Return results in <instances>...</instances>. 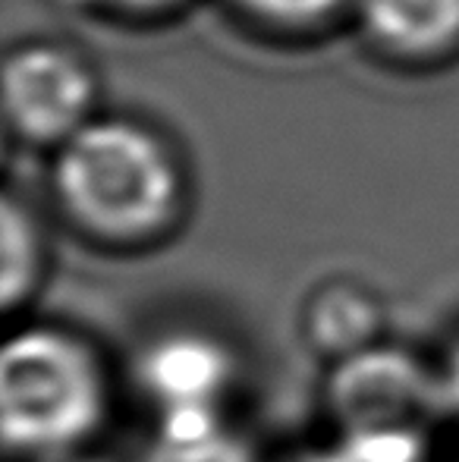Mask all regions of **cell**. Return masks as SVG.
Here are the masks:
<instances>
[{
	"instance_id": "cell-1",
	"label": "cell",
	"mask_w": 459,
	"mask_h": 462,
	"mask_svg": "<svg viewBox=\"0 0 459 462\" xmlns=\"http://www.w3.org/2000/svg\"><path fill=\"white\" fill-rule=\"evenodd\" d=\"M50 183L73 230L105 249H151L183 217V173L173 152L126 120H88L57 145Z\"/></svg>"
},
{
	"instance_id": "cell-8",
	"label": "cell",
	"mask_w": 459,
	"mask_h": 462,
	"mask_svg": "<svg viewBox=\"0 0 459 462\" xmlns=\"http://www.w3.org/2000/svg\"><path fill=\"white\" fill-rule=\"evenodd\" d=\"M142 462H262L255 447L233 431L224 412L158 415Z\"/></svg>"
},
{
	"instance_id": "cell-6",
	"label": "cell",
	"mask_w": 459,
	"mask_h": 462,
	"mask_svg": "<svg viewBox=\"0 0 459 462\" xmlns=\"http://www.w3.org/2000/svg\"><path fill=\"white\" fill-rule=\"evenodd\" d=\"M384 305L359 280H327L302 309V337L327 362L349 359L384 340Z\"/></svg>"
},
{
	"instance_id": "cell-5",
	"label": "cell",
	"mask_w": 459,
	"mask_h": 462,
	"mask_svg": "<svg viewBox=\"0 0 459 462\" xmlns=\"http://www.w3.org/2000/svg\"><path fill=\"white\" fill-rule=\"evenodd\" d=\"M6 114L16 133L38 145H63L88 123L92 79L57 48H25L6 63Z\"/></svg>"
},
{
	"instance_id": "cell-9",
	"label": "cell",
	"mask_w": 459,
	"mask_h": 462,
	"mask_svg": "<svg viewBox=\"0 0 459 462\" xmlns=\"http://www.w3.org/2000/svg\"><path fill=\"white\" fill-rule=\"evenodd\" d=\"M48 243L32 208L4 199V274H0V302L6 315L32 302L48 277Z\"/></svg>"
},
{
	"instance_id": "cell-3",
	"label": "cell",
	"mask_w": 459,
	"mask_h": 462,
	"mask_svg": "<svg viewBox=\"0 0 459 462\" xmlns=\"http://www.w3.org/2000/svg\"><path fill=\"white\" fill-rule=\"evenodd\" d=\"M325 412L359 462H425L454 406L444 368L381 340L334 362L325 381Z\"/></svg>"
},
{
	"instance_id": "cell-11",
	"label": "cell",
	"mask_w": 459,
	"mask_h": 462,
	"mask_svg": "<svg viewBox=\"0 0 459 462\" xmlns=\"http://www.w3.org/2000/svg\"><path fill=\"white\" fill-rule=\"evenodd\" d=\"M280 462H359V459L337 440L334 447H306V450H296L289 457H283Z\"/></svg>"
},
{
	"instance_id": "cell-10",
	"label": "cell",
	"mask_w": 459,
	"mask_h": 462,
	"mask_svg": "<svg viewBox=\"0 0 459 462\" xmlns=\"http://www.w3.org/2000/svg\"><path fill=\"white\" fill-rule=\"evenodd\" d=\"M243 4L262 16L280 19V23H308V19L331 13L340 0H243Z\"/></svg>"
},
{
	"instance_id": "cell-14",
	"label": "cell",
	"mask_w": 459,
	"mask_h": 462,
	"mask_svg": "<svg viewBox=\"0 0 459 462\" xmlns=\"http://www.w3.org/2000/svg\"><path fill=\"white\" fill-rule=\"evenodd\" d=\"M107 6H126V10H161L173 0H101Z\"/></svg>"
},
{
	"instance_id": "cell-4",
	"label": "cell",
	"mask_w": 459,
	"mask_h": 462,
	"mask_svg": "<svg viewBox=\"0 0 459 462\" xmlns=\"http://www.w3.org/2000/svg\"><path fill=\"white\" fill-rule=\"evenodd\" d=\"M133 371L158 415L224 412L239 381V356L211 330L167 328L142 343Z\"/></svg>"
},
{
	"instance_id": "cell-12",
	"label": "cell",
	"mask_w": 459,
	"mask_h": 462,
	"mask_svg": "<svg viewBox=\"0 0 459 462\" xmlns=\"http://www.w3.org/2000/svg\"><path fill=\"white\" fill-rule=\"evenodd\" d=\"M444 381H447V393H450L454 415H459V340H456V346L450 349V356H447V365H444Z\"/></svg>"
},
{
	"instance_id": "cell-7",
	"label": "cell",
	"mask_w": 459,
	"mask_h": 462,
	"mask_svg": "<svg viewBox=\"0 0 459 462\" xmlns=\"http://www.w3.org/2000/svg\"><path fill=\"white\" fill-rule=\"evenodd\" d=\"M368 32L403 54H435L459 38V0H355Z\"/></svg>"
},
{
	"instance_id": "cell-13",
	"label": "cell",
	"mask_w": 459,
	"mask_h": 462,
	"mask_svg": "<svg viewBox=\"0 0 459 462\" xmlns=\"http://www.w3.org/2000/svg\"><path fill=\"white\" fill-rule=\"evenodd\" d=\"M41 462H120L111 453H101L95 447H86V450H76V453H63V457H50V459H41Z\"/></svg>"
},
{
	"instance_id": "cell-2",
	"label": "cell",
	"mask_w": 459,
	"mask_h": 462,
	"mask_svg": "<svg viewBox=\"0 0 459 462\" xmlns=\"http://www.w3.org/2000/svg\"><path fill=\"white\" fill-rule=\"evenodd\" d=\"M114 409L101 349L63 324H23L0 349V438L19 462L95 447Z\"/></svg>"
},
{
	"instance_id": "cell-15",
	"label": "cell",
	"mask_w": 459,
	"mask_h": 462,
	"mask_svg": "<svg viewBox=\"0 0 459 462\" xmlns=\"http://www.w3.org/2000/svg\"><path fill=\"white\" fill-rule=\"evenodd\" d=\"M456 425H459V415H456ZM447 462H459V428H456L454 440L447 444Z\"/></svg>"
}]
</instances>
